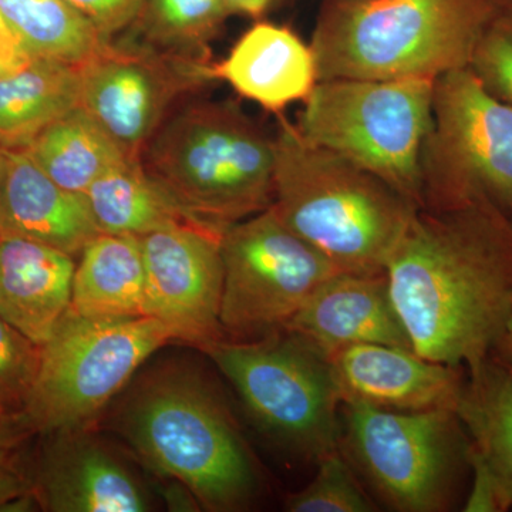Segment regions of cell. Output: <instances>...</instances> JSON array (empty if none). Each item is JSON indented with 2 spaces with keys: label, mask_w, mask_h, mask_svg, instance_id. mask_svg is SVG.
Wrapping results in <instances>:
<instances>
[{
  "label": "cell",
  "mask_w": 512,
  "mask_h": 512,
  "mask_svg": "<svg viewBox=\"0 0 512 512\" xmlns=\"http://www.w3.org/2000/svg\"><path fill=\"white\" fill-rule=\"evenodd\" d=\"M384 272L414 352L477 366L512 316L510 215L487 202L419 208Z\"/></svg>",
  "instance_id": "6da1fadb"
},
{
  "label": "cell",
  "mask_w": 512,
  "mask_h": 512,
  "mask_svg": "<svg viewBox=\"0 0 512 512\" xmlns=\"http://www.w3.org/2000/svg\"><path fill=\"white\" fill-rule=\"evenodd\" d=\"M274 140L276 214L340 272L384 274L419 205L288 120Z\"/></svg>",
  "instance_id": "7a4b0ae2"
},
{
  "label": "cell",
  "mask_w": 512,
  "mask_h": 512,
  "mask_svg": "<svg viewBox=\"0 0 512 512\" xmlns=\"http://www.w3.org/2000/svg\"><path fill=\"white\" fill-rule=\"evenodd\" d=\"M500 0H326L312 35L320 80H436L466 69Z\"/></svg>",
  "instance_id": "3957f363"
},
{
  "label": "cell",
  "mask_w": 512,
  "mask_h": 512,
  "mask_svg": "<svg viewBox=\"0 0 512 512\" xmlns=\"http://www.w3.org/2000/svg\"><path fill=\"white\" fill-rule=\"evenodd\" d=\"M120 430L148 467L190 491L204 510L241 511L254 500L251 454L225 404L191 370L144 380L124 407Z\"/></svg>",
  "instance_id": "277c9868"
},
{
  "label": "cell",
  "mask_w": 512,
  "mask_h": 512,
  "mask_svg": "<svg viewBox=\"0 0 512 512\" xmlns=\"http://www.w3.org/2000/svg\"><path fill=\"white\" fill-rule=\"evenodd\" d=\"M141 163L187 210L221 228L274 202V137L232 101L171 113Z\"/></svg>",
  "instance_id": "5b68a950"
},
{
  "label": "cell",
  "mask_w": 512,
  "mask_h": 512,
  "mask_svg": "<svg viewBox=\"0 0 512 512\" xmlns=\"http://www.w3.org/2000/svg\"><path fill=\"white\" fill-rule=\"evenodd\" d=\"M434 80H320L295 124L303 138L382 178L423 205L421 154Z\"/></svg>",
  "instance_id": "8992f818"
},
{
  "label": "cell",
  "mask_w": 512,
  "mask_h": 512,
  "mask_svg": "<svg viewBox=\"0 0 512 512\" xmlns=\"http://www.w3.org/2000/svg\"><path fill=\"white\" fill-rule=\"evenodd\" d=\"M340 446L384 504L402 512L454 507L471 477L470 439L453 410L393 412L340 403Z\"/></svg>",
  "instance_id": "52a82bcc"
},
{
  "label": "cell",
  "mask_w": 512,
  "mask_h": 512,
  "mask_svg": "<svg viewBox=\"0 0 512 512\" xmlns=\"http://www.w3.org/2000/svg\"><path fill=\"white\" fill-rule=\"evenodd\" d=\"M171 340L150 316L93 320L67 311L40 346L23 416L35 434L87 429L138 367Z\"/></svg>",
  "instance_id": "ba28073f"
},
{
  "label": "cell",
  "mask_w": 512,
  "mask_h": 512,
  "mask_svg": "<svg viewBox=\"0 0 512 512\" xmlns=\"http://www.w3.org/2000/svg\"><path fill=\"white\" fill-rule=\"evenodd\" d=\"M266 434L318 461L339 450L340 397L328 359L288 332L204 350Z\"/></svg>",
  "instance_id": "9c48e42d"
},
{
  "label": "cell",
  "mask_w": 512,
  "mask_h": 512,
  "mask_svg": "<svg viewBox=\"0 0 512 512\" xmlns=\"http://www.w3.org/2000/svg\"><path fill=\"white\" fill-rule=\"evenodd\" d=\"M421 184V208L487 202L512 211V107L485 92L467 67L434 80Z\"/></svg>",
  "instance_id": "30bf717a"
},
{
  "label": "cell",
  "mask_w": 512,
  "mask_h": 512,
  "mask_svg": "<svg viewBox=\"0 0 512 512\" xmlns=\"http://www.w3.org/2000/svg\"><path fill=\"white\" fill-rule=\"evenodd\" d=\"M221 258V325L231 340L284 332L309 296L340 272L295 234L272 205L225 229Z\"/></svg>",
  "instance_id": "8fae6325"
},
{
  "label": "cell",
  "mask_w": 512,
  "mask_h": 512,
  "mask_svg": "<svg viewBox=\"0 0 512 512\" xmlns=\"http://www.w3.org/2000/svg\"><path fill=\"white\" fill-rule=\"evenodd\" d=\"M77 70L79 106L134 161L181 97L214 82L208 59L171 55L134 37L109 40Z\"/></svg>",
  "instance_id": "7c38bea8"
},
{
  "label": "cell",
  "mask_w": 512,
  "mask_h": 512,
  "mask_svg": "<svg viewBox=\"0 0 512 512\" xmlns=\"http://www.w3.org/2000/svg\"><path fill=\"white\" fill-rule=\"evenodd\" d=\"M225 229L177 225L140 238L146 266V316L173 340L205 350L225 338L221 325V237Z\"/></svg>",
  "instance_id": "4fadbf2b"
},
{
  "label": "cell",
  "mask_w": 512,
  "mask_h": 512,
  "mask_svg": "<svg viewBox=\"0 0 512 512\" xmlns=\"http://www.w3.org/2000/svg\"><path fill=\"white\" fill-rule=\"evenodd\" d=\"M46 437L26 476L40 510L144 512L150 497L130 467L86 431Z\"/></svg>",
  "instance_id": "5bb4252c"
},
{
  "label": "cell",
  "mask_w": 512,
  "mask_h": 512,
  "mask_svg": "<svg viewBox=\"0 0 512 512\" xmlns=\"http://www.w3.org/2000/svg\"><path fill=\"white\" fill-rule=\"evenodd\" d=\"M340 402L393 412H456L464 367L433 362L399 346H349L328 357Z\"/></svg>",
  "instance_id": "9a60e30c"
},
{
  "label": "cell",
  "mask_w": 512,
  "mask_h": 512,
  "mask_svg": "<svg viewBox=\"0 0 512 512\" xmlns=\"http://www.w3.org/2000/svg\"><path fill=\"white\" fill-rule=\"evenodd\" d=\"M284 332L326 359L349 346L367 343L412 349L394 308L386 272L333 275L309 296Z\"/></svg>",
  "instance_id": "2e32d148"
},
{
  "label": "cell",
  "mask_w": 512,
  "mask_h": 512,
  "mask_svg": "<svg viewBox=\"0 0 512 512\" xmlns=\"http://www.w3.org/2000/svg\"><path fill=\"white\" fill-rule=\"evenodd\" d=\"M456 414L470 439L464 511L512 510V373L494 357L466 369Z\"/></svg>",
  "instance_id": "e0dca14e"
},
{
  "label": "cell",
  "mask_w": 512,
  "mask_h": 512,
  "mask_svg": "<svg viewBox=\"0 0 512 512\" xmlns=\"http://www.w3.org/2000/svg\"><path fill=\"white\" fill-rule=\"evenodd\" d=\"M100 234L84 195L43 173L23 150H8L0 185V235L32 239L80 255Z\"/></svg>",
  "instance_id": "ac0fdd59"
},
{
  "label": "cell",
  "mask_w": 512,
  "mask_h": 512,
  "mask_svg": "<svg viewBox=\"0 0 512 512\" xmlns=\"http://www.w3.org/2000/svg\"><path fill=\"white\" fill-rule=\"evenodd\" d=\"M74 256L32 239L0 235V316L45 345L70 308Z\"/></svg>",
  "instance_id": "d6986e66"
},
{
  "label": "cell",
  "mask_w": 512,
  "mask_h": 512,
  "mask_svg": "<svg viewBox=\"0 0 512 512\" xmlns=\"http://www.w3.org/2000/svg\"><path fill=\"white\" fill-rule=\"evenodd\" d=\"M212 77L269 111L305 101L319 83L312 46L266 22L252 26L221 63L212 64Z\"/></svg>",
  "instance_id": "ffe728a7"
},
{
  "label": "cell",
  "mask_w": 512,
  "mask_h": 512,
  "mask_svg": "<svg viewBox=\"0 0 512 512\" xmlns=\"http://www.w3.org/2000/svg\"><path fill=\"white\" fill-rule=\"evenodd\" d=\"M70 312L93 320L146 316V266L140 238L100 232L80 252Z\"/></svg>",
  "instance_id": "44dd1931"
},
{
  "label": "cell",
  "mask_w": 512,
  "mask_h": 512,
  "mask_svg": "<svg viewBox=\"0 0 512 512\" xmlns=\"http://www.w3.org/2000/svg\"><path fill=\"white\" fill-rule=\"evenodd\" d=\"M84 198L97 228L104 234L143 237L177 225L221 228L187 210L147 173L141 161L127 160L111 168L87 190Z\"/></svg>",
  "instance_id": "7402d4cb"
},
{
  "label": "cell",
  "mask_w": 512,
  "mask_h": 512,
  "mask_svg": "<svg viewBox=\"0 0 512 512\" xmlns=\"http://www.w3.org/2000/svg\"><path fill=\"white\" fill-rule=\"evenodd\" d=\"M77 67L32 59L0 77V146L25 150L53 121L79 106Z\"/></svg>",
  "instance_id": "603a6c76"
},
{
  "label": "cell",
  "mask_w": 512,
  "mask_h": 512,
  "mask_svg": "<svg viewBox=\"0 0 512 512\" xmlns=\"http://www.w3.org/2000/svg\"><path fill=\"white\" fill-rule=\"evenodd\" d=\"M23 151L56 184L79 195L130 160L80 106L53 121Z\"/></svg>",
  "instance_id": "cb8c5ba5"
},
{
  "label": "cell",
  "mask_w": 512,
  "mask_h": 512,
  "mask_svg": "<svg viewBox=\"0 0 512 512\" xmlns=\"http://www.w3.org/2000/svg\"><path fill=\"white\" fill-rule=\"evenodd\" d=\"M0 12L30 59L79 67L109 42L67 0H0Z\"/></svg>",
  "instance_id": "d4e9b609"
},
{
  "label": "cell",
  "mask_w": 512,
  "mask_h": 512,
  "mask_svg": "<svg viewBox=\"0 0 512 512\" xmlns=\"http://www.w3.org/2000/svg\"><path fill=\"white\" fill-rule=\"evenodd\" d=\"M228 16L222 0H146L131 37L171 55L208 59V43Z\"/></svg>",
  "instance_id": "484cf974"
},
{
  "label": "cell",
  "mask_w": 512,
  "mask_h": 512,
  "mask_svg": "<svg viewBox=\"0 0 512 512\" xmlns=\"http://www.w3.org/2000/svg\"><path fill=\"white\" fill-rule=\"evenodd\" d=\"M318 471L311 483L286 500L291 512H370L375 504L357 483L352 467L339 450L318 461Z\"/></svg>",
  "instance_id": "4316f807"
},
{
  "label": "cell",
  "mask_w": 512,
  "mask_h": 512,
  "mask_svg": "<svg viewBox=\"0 0 512 512\" xmlns=\"http://www.w3.org/2000/svg\"><path fill=\"white\" fill-rule=\"evenodd\" d=\"M468 70L485 92L512 107V10L503 8L478 37Z\"/></svg>",
  "instance_id": "83f0119b"
},
{
  "label": "cell",
  "mask_w": 512,
  "mask_h": 512,
  "mask_svg": "<svg viewBox=\"0 0 512 512\" xmlns=\"http://www.w3.org/2000/svg\"><path fill=\"white\" fill-rule=\"evenodd\" d=\"M40 346L0 316V407L22 413L35 384Z\"/></svg>",
  "instance_id": "f1b7e54d"
},
{
  "label": "cell",
  "mask_w": 512,
  "mask_h": 512,
  "mask_svg": "<svg viewBox=\"0 0 512 512\" xmlns=\"http://www.w3.org/2000/svg\"><path fill=\"white\" fill-rule=\"evenodd\" d=\"M99 30L104 39L130 26L146 0H67Z\"/></svg>",
  "instance_id": "f546056e"
},
{
  "label": "cell",
  "mask_w": 512,
  "mask_h": 512,
  "mask_svg": "<svg viewBox=\"0 0 512 512\" xmlns=\"http://www.w3.org/2000/svg\"><path fill=\"white\" fill-rule=\"evenodd\" d=\"M35 434L22 413L0 417V463H9L19 458L20 450Z\"/></svg>",
  "instance_id": "4dcf8cb0"
},
{
  "label": "cell",
  "mask_w": 512,
  "mask_h": 512,
  "mask_svg": "<svg viewBox=\"0 0 512 512\" xmlns=\"http://www.w3.org/2000/svg\"><path fill=\"white\" fill-rule=\"evenodd\" d=\"M32 493L30 481L25 471L19 468L18 461L0 463V510L10 501Z\"/></svg>",
  "instance_id": "1f68e13d"
},
{
  "label": "cell",
  "mask_w": 512,
  "mask_h": 512,
  "mask_svg": "<svg viewBox=\"0 0 512 512\" xmlns=\"http://www.w3.org/2000/svg\"><path fill=\"white\" fill-rule=\"evenodd\" d=\"M0 53L8 57L10 62L19 64V66H26L32 60L16 36L13 35L12 30L6 25L2 12H0Z\"/></svg>",
  "instance_id": "d6a6232c"
},
{
  "label": "cell",
  "mask_w": 512,
  "mask_h": 512,
  "mask_svg": "<svg viewBox=\"0 0 512 512\" xmlns=\"http://www.w3.org/2000/svg\"><path fill=\"white\" fill-rule=\"evenodd\" d=\"M279 0H222L229 15H247L259 18Z\"/></svg>",
  "instance_id": "836d02e7"
},
{
  "label": "cell",
  "mask_w": 512,
  "mask_h": 512,
  "mask_svg": "<svg viewBox=\"0 0 512 512\" xmlns=\"http://www.w3.org/2000/svg\"><path fill=\"white\" fill-rule=\"evenodd\" d=\"M491 357L503 363L512 373V316L504 335L498 340L497 346H495L493 353H491Z\"/></svg>",
  "instance_id": "e575fe53"
},
{
  "label": "cell",
  "mask_w": 512,
  "mask_h": 512,
  "mask_svg": "<svg viewBox=\"0 0 512 512\" xmlns=\"http://www.w3.org/2000/svg\"><path fill=\"white\" fill-rule=\"evenodd\" d=\"M23 66L10 62L8 57H5L0 53V77L9 76V74L15 73L16 70L22 69Z\"/></svg>",
  "instance_id": "d590c367"
},
{
  "label": "cell",
  "mask_w": 512,
  "mask_h": 512,
  "mask_svg": "<svg viewBox=\"0 0 512 512\" xmlns=\"http://www.w3.org/2000/svg\"><path fill=\"white\" fill-rule=\"evenodd\" d=\"M6 161H8V148L0 146V185H2L3 175H5Z\"/></svg>",
  "instance_id": "8d00e7d4"
},
{
  "label": "cell",
  "mask_w": 512,
  "mask_h": 512,
  "mask_svg": "<svg viewBox=\"0 0 512 512\" xmlns=\"http://www.w3.org/2000/svg\"><path fill=\"white\" fill-rule=\"evenodd\" d=\"M501 3L505 6V8L512 10V0H500Z\"/></svg>",
  "instance_id": "74e56055"
},
{
  "label": "cell",
  "mask_w": 512,
  "mask_h": 512,
  "mask_svg": "<svg viewBox=\"0 0 512 512\" xmlns=\"http://www.w3.org/2000/svg\"><path fill=\"white\" fill-rule=\"evenodd\" d=\"M6 414H12V413H6L5 410H3L2 407H0V417L6 416Z\"/></svg>",
  "instance_id": "f35d334b"
},
{
  "label": "cell",
  "mask_w": 512,
  "mask_h": 512,
  "mask_svg": "<svg viewBox=\"0 0 512 512\" xmlns=\"http://www.w3.org/2000/svg\"><path fill=\"white\" fill-rule=\"evenodd\" d=\"M510 218H511V222H512V211L510 212Z\"/></svg>",
  "instance_id": "ab89813d"
}]
</instances>
